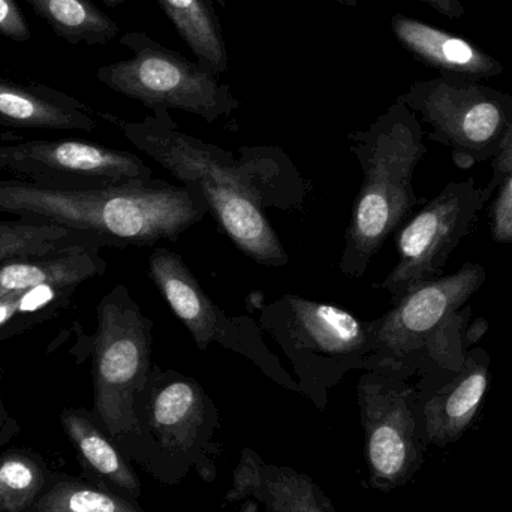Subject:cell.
I'll use <instances>...</instances> for the list:
<instances>
[{
  "label": "cell",
  "instance_id": "ffe728a7",
  "mask_svg": "<svg viewBox=\"0 0 512 512\" xmlns=\"http://www.w3.org/2000/svg\"><path fill=\"white\" fill-rule=\"evenodd\" d=\"M197 62L216 77L228 71V50L213 0H156Z\"/></svg>",
  "mask_w": 512,
  "mask_h": 512
},
{
  "label": "cell",
  "instance_id": "e0dca14e",
  "mask_svg": "<svg viewBox=\"0 0 512 512\" xmlns=\"http://www.w3.org/2000/svg\"><path fill=\"white\" fill-rule=\"evenodd\" d=\"M102 242H87L51 254L11 259L0 264V298L51 286L72 289L104 273L107 264L99 255Z\"/></svg>",
  "mask_w": 512,
  "mask_h": 512
},
{
  "label": "cell",
  "instance_id": "2e32d148",
  "mask_svg": "<svg viewBox=\"0 0 512 512\" xmlns=\"http://www.w3.org/2000/svg\"><path fill=\"white\" fill-rule=\"evenodd\" d=\"M96 111L74 96L39 83L0 77V123L15 128L90 132Z\"/></svg>",
  "mask_w": 512,
  "mask_h": 512
},
{
  "label": "cell",
  "instance_id": "f1b7e54d",
  "mask_svg": "<svg viewBox=\"0 0 512 512\" xmlns=\"http://www.w3.org/2000/svg\"><path fill=\"white\" fill-rule=\"evenodd\" d=\"M510 164H512V129L507 140H505L504 146H502L501 152L493 159V170H501V168Z\"/></svg>",
  "mask_w": 512,
  "mask_h": 512
},
{
  "label": "cell",
  "instance_id": "ac0fdd59",
  "mask_svg": "<svg viewBox=\"0 0 512 512\" xmlns=\"http://www.w3.org/2000/svg\"><path fill=\"white\" fill-rule=\"evenodd\" d=\"M60 421L77 448L84 468L95 478L96 486L122 498L138 501L143 492L140 477L93 414L84 409H65Z\"/></svg>",
  "mask_w": 512,
  "mask_h": 512
},
{
  "label": "cell",
  "instance_id": "8fae6325",
  "mask_svg": "<svg viewBox=\"0 0 512 512\" xmlns=\"http://www.w3.org/2000/svg\"><path fill=\"white\" fill-rule=\"evenodd\" d=\"M492 189L474 179L448 183L402 230H397L399 261L375 288L384 289L396 304L408 292L442 276L448 258L478 222Z\"/></svg>",
  "mask_w": 512,
  "mask_h": 512
},
{
  "label": "cell",
  "instance_id": "d6986e66",
  "mask_svg": "<svg viewBox=\"0 0 512 512\" xmlns=\"http://www.w3.org/2000/svg\"><path fill=\"white\" fill-rule=\"evenodd\" d=\"M391 29L397 41L418 60L456 77H492L502 66L466 39L429 26L423 21L394 15Z\"/></svg>",
  "mask_w": 512,
  "mask_h": 512
},
{
  "label": "cell",
  "instance_id": "603a6c76",
  "mask_svg": "<svg viewBox=\"0 0 512 512\" xmlns=\"http://www.w3.org/2000/svg\"><path fill=\"white\" fill-rule=\"evenodd\" d=\"M24 512H147L137 501L122 498L95 484L62 480L42 493Z\"/></svg>",
  "mask_w": 512,
  "mask_h": 512
},
{
  "label": "cell",
  "instance_id": "4dcf8cb0",
  "mask_svg": "<svg viewBox=\"0 0 512 512\" xmlns=\"http://www.w3.org/2000/svg\"><path fill=\"white\" fill-rule=\"evenodd\" d=\"M333 2L339 3V5L349 6V8H355L358 0H333Z\"/></svg>",
  "mask_w": 512,
  "mask_h": 512
},
{
  "label": "cell",
  "instance_id": "4fadbf2b",
  "mask_svg": "<svg viewBox=\"0 0 512 512\" xmlns=\"http://www.w3.org/2000/svg\"><path fill=\"white\" fill-rule=\"evenodd\" d=\"M0 168L48 188L81 189L153 180L138 156L77 140L0 143Z\"/></svg>",
  "mask_w": 512,
  "mask_h": 512
},
{
  "label": "cell",
  "instance_id": "6da1fadb",
  "mask_svg": "<svg viewBox=\"0 0 512 512\" xmlns=\"http://www.w3.org/2000/svg\"><path fill=\"white\" fill-rule=\"evenodd\" d=\"M126 140L170 171L182 185L200 189L222 233L240 252L265 267L282 268L289 256L267 210L301 212L312 191L279 147H242L237 153L180 131L170 110L158 108L141 122L98 113Z\"/></svg>",
  "mask_w": 512,
  "mask_h": 512
},
{
  "label": "cell",
  "instance_id": "d4e9b609",
  "mask_svg": "<svg viewBox=\"0 0 512 512\" xmlns=\"http://www.w3.org/2000/svg\"><path fill=\"white\" fill-rule=\"evenodd\" d=\"M489 188L496 191L490 210V231L496 243H512V164L495 171Z\"/></svg>",
  "mask_w": 512,
  "mask_h": 512
},
{
  "label": "cell",
  "instance_id": "3957f363",
  "mask_svg": "<svg viewBox=\"0 0 512 512\" xmlns=\"http://www.w3.org/2000/svg\"><path fill=\"white\" fill-rule=\"evenodd\" d=\"M349 150L363 171L340 256V273L360 279L415 207V168L426 155L424 129L417 114L397 99L369 128L348 134Z\"/></svg>",
  "mask_w": 512,
  "mask_h": 512
},
{
  "label": "cell",
  "instance_id": "83f0119b",
  "mask_svg": "<svg viewBox=\"0 0 512 512\" xmlns=\"http://www.w3.org/2000/svg\"><path fill=\"white\" fill-rule=\"evenodd\" d=\"M421 2H426L427 5L450 18L462 17L463 15V8L459 0H421Z\"/></svg>",
  "mask_w": 512,
  "mask_h": 512
},
{
  "label": "cell",
  "instance_id": "277c9868",
  "mask_svg": "<svg viewBox=\"0 0 512 512\" xmlns=\"http://www.w3.org/2000/svg\"><path fill=\"white\" fill-rule=\"evenodd\" d=\"M259 328L282 349L297 376L300 394L324 412L333 388L354 370H373L375 340L370 321L336 304L283 294L259 307Z\"/></svg>",
  "mask_w": 512,
  "mask_h": 512
},
{
  "label": "cell",
  "instance_id": "4316f807",
  "mask_svg": "<svg viewBox=\"0 0 512 512\" xmlns=\"http://www.w3.org/2000/svg\"><path fill=\"white\" fill-rule=\"evenodd\" d=\"M18 426L14 418L6 412L2 400H0V447L5 445L6 442L11 441L17 435Z\"/></svg>",
  "mask_w": 512,
  "mask_h": 512
},
{
  "label": "cell",
  "instance_id": "9c48e42d",
  "mask_svg": "<svg viewBox=\"0 0 512 512\" xmlns=\"http://www.w3.org/2000/svg\"><path fill=\"white\" fill-rule=\"evenodd\" d=\"M399 98L465 168L495 159L512 129L511 96L462 77L417 81Z\"/></svg>",
  "mask_w": 512,
  "mask_h": 512
},
{
  "label": "cell",
  "instance_id": "ba28073f",
  "mask_svg": "<svg viewBox=\"0 0 512 512\" xmlns=\"http://www.w3.org/2000/svg\"><path fill=\"white\" fill-rule=\"evenodd\" d=\"M357 396L370 487L399 489L423 465L427 441L420 393L402 373L376 369L360 376Z\"/></svg>",
  "mask_w": 512,
  "mask_h": 512
},
{
  "label": "cell",
  "instance_id": "7c38bea8",
  "mask_svg": "<svg viewBox=\"0 0 512 512\" xmlns=\"http://www.w3.org/2000/svg\"><path fill=\"white\" fill-rule=\"evenodd\" d=\"M486 280L483 265H463L412 289L393 309L370 319L376 348L375 369H391L406 378L418 375L424 351L439 330L466 306Z\"/></svg>",
  "mask_w": 512,
  "mask_h": 512
},
{
  "label": "cell",
  "instance_id": "f546056e",
  "mask_svg": "<svg viewBox=\"0 0 512 512\" xmlns=\"http://www.w3.org/2000/svg\"><path fill=\"white\" fill-rule=\"evenodd\" d=\"M231 512H262L261 505L256 504L254 499H245V501L239 502V508L236 511Z\"/></svg>",
  "mask_w": 512,
  "mask_h": 512
},
{
  "label": "cell",
  "instance_id": "5bb4252c",
  "mask_svg": "<svg viewBox=\"0 0 512 512\" xmlns=\"http://www.w3.org/2000/svg\"><path fill=\"white\" fill-rule=\"evenodd\" d=\"M490 384V357L484 349L466 354L459 372L433 388L417 387L420 393L427 444L447 447L459 441L477 417Z\"/></svg>",
  "mask_w": 512,
  "mask_h": 512
},
{
  "label": "cell",
  "instance_id": "cb8c5ba5",
  "mask_svg": "<svg viewBox=\"0 0 512 512\" xmlns=\"http://www.w3.org/2000/svg\"><path fill=\"white\" fill-rule=\"evenodd\" d=\"M45 486L47 475L35 457L21 450L0 456V512L29 510L41 498Z\"/></svg>",
  "mask_w": 512,
  "mask_h": 512
},
{
  "label": "cell",
  "instance_id": "5b68a950",
  "mask_svg": "<svg viewBox=\"0 0 512 512\" xmlns=\"http://www.w3.org/2000/svg\"><path fill=\"white\" fill-rule=\"evenodd\" d=\"M153 321L125 285H116L98 306L93 339V417L129 460L152 475L149 445L137 417V399L152 372Z\"/></svg>",
  "mask_w": 512,
  "mask_h": 512
},
{
  "label": "cell",
  "instance_id": "9a60e30c",
  "mask_svg": "<svg viewBox=\"0 0 512 512\" xmlns=\"http://www.w3.org/2000/svg\"><path fill=\"white\" fill-rule=\"evenodd\" d=\"M254 499L265 512H337L321 487L291 466L264 462L252 448H245L233 472L225 505Z\"/></svg>",
  "mask_w": 512,
  "mask_h": 512
},
{
  "label": "cell",
  "instance_id": "1f68e13d",
  "mask_svg": "<svg viewBox=\"0 0 512 512\" xmlns=\"http://www.w3.org/2000/svg\"><path fill=\"white\" fill-rule=\"evenodd\" d=\"M102 2L110 6V8H116V6L123 5V3L128 2V0H102Z\"/></svg>",
  "mask_w": 512,
  "mask_h": 512
},
{
  "label": "cell",
  "instance_id": "30bf717a",
  "mask_svg": "<svg viewBox=\"0 0 512 512\" xmlns=\"http://www.w3.org/2000/svg\"><path fill=\"white\" fill-rule=\"evenodd\" d=\"M149 276L201 352L216 343L251 361L280 388L300 393L297 381L265 345L258 322L225 313L201 288L182 256L168 248L155 249L149 256Z\"/></svg>",
  "mask_w": 512,
  "mask_h": 512
},
{
  "label": "cell",
  "instance_id": "7402d4cb",
  "mask_svg": "<svg viewBox=\"0 0 512 512\" xmlns=\"http://www.w3.org/2000/svg\"><path fill=\"white\" fill-rule=\"evenodd\" d=\"M87 242H102V240L92 234L80 233L63 225L29 221L14 222V224L5 222L0 224V264L11 259L63 251Z\"/></svg>",
  "mask_w": 512,
  "mask_h": 512
},
{
  "label": "cell",
  "instance_id": "52a82bcc",
  "mask_svg": "<svg viewBox=\"0 0 512 512\" xmlns=\"http://www.w3.org/2000/svg\"><path fill=\"white\" fill-rule=\"evenodd\" d=\"M120 45L132 57L101 66L96 77L126 98L141 102L149 110H180L218 122L239 110L240 102L231 86L192 62L179 51L159 44L144 32L120 36Z\"/></svg>",
  "mask_w": 512,
  "mask_h": 512
},
{
  "label": "cell",
  "instance_id": "8992f818",
  "mask_svg": "<svg viewBox=\"0 0 512 512\" xmlns=\"http://www.w3.org/2000/svg\"><path fill=\"white\" fill-rule=\"evenodd\" d=\"M137 417L155 480L177 486L191 469L204 483L216 480L221 412L197 379L153 364L137 399Z\"/></svg>",
  "mask_w": 512,
  "mask_h": 512
},
{
  "label": "cell",
  "instance_id": "484cf974",
  "mask_svg": "<svg viewBox=\"0 0 512 512\" xmlns=\"http://www.w3.org/2000/svg\"><path fill=\"white\" fill-rule=\"evenodd\" d=\"M0 35L15 42L32 38L26 17L15 0H0Z\"/></svg>",
  "mask_w": 512,
  "mask_h": 512
},
{
  "label": "cell",
  "instance_id": "44dd1931",
  "mask_svg": "<svg viewBox=\"0 0 512 512\" xmlns=\"http://www.w3.org/2000/svg\"><path fill=\"white\" fill-rule=\"evenodd\" d=\"M68 44L105 45L120 29L92 0H24Z\"/></svg>",
  "mask_w": 512,
  "mask_h": 512
},
{
  "label": "cell",
  "instance_id": "7a4b0ae2",
  "mask_svg": "<svg viewBox=\"0 0 512 512\" xmlns=\"http://www.w3.org/2000/svg\"><path fill=\"white\" fill-rule=\"evenodd\" d=\"M0 213L63 225L114 246H150L177 242L210 212L200 189L153 179L81 189L0 180Z\"/></svg>",
  "mask_w": 512,
  "mask_h": 512
}]
</instances>
